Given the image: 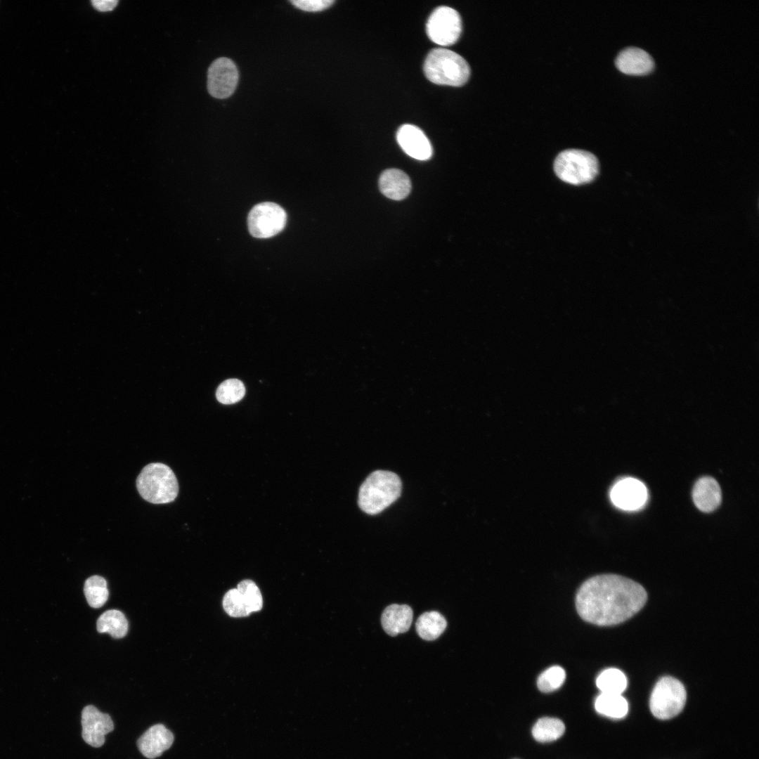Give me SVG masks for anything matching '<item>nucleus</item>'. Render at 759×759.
<instances>
[{"label": "nucleus", "mask_w": 759, "mask_h": 759, "mask_svg": "<svg viewBox=\"0 0 759 759\" xmlns=\"http://www.w3.org/2000/svg\"><path fill=\"white\" fill-rule=\"evenodd\" d=\"M647 595L638 583L628 578L603 574L585 580L576 596V607L586 622L607 626L631 618L645 604Z\"/></svg>", "instance_id": "1"}, {"label": "nucleus", "mask_w": 759, "mask_h": 759, "mask_svg": "<svg viewBox=\"0 0 759 759\" xmlns=\"http://www.w3.org/2000/svg\"><path fill=\"white\" fill-rule=\"evenodd\" d=\"M401 487V481L396 474L389 471H375L360 487L359 507L367 514H378L400 496Z\"/></svg>", "instance_id": "2"}, {"label": "nucleus", "mask_w": 759, "mask_h": 759, "mask_svg": "<svg viewBox=\"0 0 759 759\" xmlns=\"http://www.w3.org/2000/svg\"><path fill=\"white\" fill-rule=\"evenodd\" d=\"M424 72L432 82L453 86L465 84L470 75V68L465 59L448 49L432 50L424 63Z\"/></svg>", "instance_id": "3"}, {"label": "nucleus", "mask_w": 759, "mask_h": 759, "mask_svg": "<svg viewBox=\"0 0 759 759\" xmlns=\"http://www.w3.org/2000/svg\"><path fill=\"white\" fill-rule=\"evenodd\" d=\"M141 496L153 504H165L175 500L179 493V483L172 469L161 462L145 466L136 479Z\"/></svg>", "instance_id": "4"}, {"label": "nucleus", "mask_w": 759, "mask_h": 759, "mask_svg": "<svg viewBox=\"0 0 759 759\" xmlns=\"http://www.w3.org/2000/svg\"><path fill=\"white\" fill-rule=\"evenodd\" d=\"M597 157L590 152L580 149H567L562 151L554 162V171L562 181L581 185L592 181L599 173Z\"/></svg>", "instance_id": "5"}, {"label": "nucleus", "mask_w": 759, "mask_h": 759, "mask_svg": "<svg viewBox=\"0 0 759 759\" xmlns=\"http://www.w3.org/2000/svg\"><path fill=\"white\" fill-rule=\"evenodd\" d=\"M686 699L685 688L678 680L670 676L663 677L652 690L650 710L659 719H670L681 712Z\"/></svg>", "instance_id": "6"}, {"label": "nucleus", "mask_w": 759, "mask_h": 759, "mask_svg": "<svg viewBox=\"0 0 759 759\" xmlns=\"http://www.w3.org/2000/svg\"><path fill=\"white\" fill-rule=\"evenodd\" d=\"M287 214L278 204L265 202L255 205L247 217L250 234L257 238H268L285 228Z\"/></svg>", "instance_id": "7"}, {"label": "nucleus", "mask_w": 759, "mask_h": 759, "mask_svg": "<svg viewBox=\"0 0 759 759\" xmlns=\"http://www.w3.org/2000/svg\"><path fill=\"white\" fill-rule=\"evenodd\" d=\"M462 32V20L460 14L448 6H440L430 15L427 22L429 38L441 46L455 44Z\"/></svg>", "instance_id": "8"}, {"label": "nucleus", "mask_w": 759, "mask_h": 759, "mask_svg": "<svg viewBox=\"0 0 759 759\" xmlns=\"http://www.w3.org/2000/svg\"><path fill=\"white\" fill-rule=\"evenodd\" d=\"M238 77V68L232 60L226 57L216 58L208 68V92L214 98H226L235 91Z\"/></svg>", "instance_id": "9"}, {"label": "nucleus", "mask_w": 759, "mask_h": 759, "mask_svg": "<svg viewBox=\"0 0 759 759\" xmlns=\"http://www.w3.org/2000/svg\"><path fill=\"white\" fill-rule=\"evenodd\" d=\"M648 492L645 485L632 477H625L614 484L610 491L612 503L625 511L641 509L647 502Z\"/></svg>", "instance_id": "10"}, {"label": "nucleus", "mask_w": 759, "mask_h": 759, "mask_svg": "<svg viewBox=\"0 0 759 759\" xmlns=\"http://www.w3.org/2000/svg\"><path fill=\"white\" fill-rule=\"evenodd\" d=\"M82 736L84 741L96 748L105 742V736L114 729L111 717L93 705L85 706L82 712Z\"/></svg>", "instance_id": "11"}, {"label": "nucleus", "mask_w": 759, "mask_h": 759, "mask_svg": "<svg viewBox=\"0 0 759 759\" xmlns=\"http://www.w3.org/2000/svg\"><path fill=\"white\" fill-rule=\"evenodd\" d=\"M396 138L403 150L413 158L427 160L432 155V145L424 132L412 124L402 125Z\"/></svg>", "instance_id": "12"}, {"label": "nucleus", "mask_w": 759, "mask_h": 759, "mask_svg": "<svg viewBox=\"0 0 759 759\" xmlns=\"http://www.w3.org/2000/svg\"><path fill=\"white\" fill-rule=\"evenodd\" d=\"M173 733L162 724L148 728L137 740V746L145 757L154 759L169 749L174 741Z\"/></svg>", "instance_id": "13"}, {"label": "nucleus", "mask_w": 759, "mask_h": 759, "mask_svg": "<svg viewBox=\"0 0 759 759\" xmlns=\"http://www.w3.org/2000/svg\"><path fill=\"white\" fill-rule=\"evenodd\" d=\"M615 64L621 72L632 75L647 74L654 66L653 58L646 51L634 46L621 51L615 60Z\"/></svg>", "instance_id": "14"}, {"label": "nucleus", "mask_w": 759, "mask_h": 759, "mask_svg": "<svg viewBox=\"0 0 759 759\" xmlns=\"http://www.w3.org/2000/svg\"><path fill=\"white\" fill-rule=\"evenodd\" d=\"M692 498L699 510L704 512H712L721 502L720 487L715 479L710 476L701 477L693 488Z\"/></svg>", "instance_id": "15"}, {"label": "nucleus", "mask_w": 759, "mask_h": 759, "mask_svg": "<svg viewBox=\"0 0 759 759\" xmlns=\"http://www.w3.org/2000/svg\"><path fill=\"white\" fill-rule=\"evenodd\" d=\"M413 618V612L408 605L392 604L382 614V626L389 635L396 636L409 630Z\"/></svg>", "instance_id": "16"}, {"label": "nucleus", "mask_w": 759, "mask_h": 759, "mask_svg": "<svg viewBox=\"0 0 759 759\" xmlns=\"http://www.w3.org/2000/svg\"><path fill=\"white\" fill-rule=\"evenodd\" d=\"M379 187L382 193L388 198L401 200L409 195L411 182L408 176L403 171L389 169L380 175Z\"/></svg>", "instance_id": "17"}, {"label": "nucleus", "mask_w": 759, "mask_h": 759, "mask_svg": "<svg viewBox=\"0 0 759 759\" xmlns=\"http://www.w3.org/2000/svg\"><path fill=\"white\" fill-rule=\"evenodd\" d=\"M447 621L444 616L438 611H428L422 614L415 623L418 635L427 641L437 639L445 630Z\"/></svg>", "instance_id": "18"}, {"label": "nucleus", "mask_w": 759, "mask_h": 759, "mask_svg": "<svg viewBox=\"0 0 759 759\" xmlns=\"http://www.w3.org/2000/svg\"><path fill=\"white\" fill-rule=\"evenodd\" d=\"M96 628L98 632H108L112 637L120 639L126 635L129 625L122 611L110 609L100 616L97 620Z\"/></svg>", "instance_id": "19"}, {"label": "nucleus", "mask_w": 759, "mask_h": 759, "mask_svg": "<svg viewBox=\"0 0 759 759\" xmlns=\"http://www.w3.org/2000/svg\"><path fill=\"white\" fill-rule=\"evenodd\" d=\"M595 710L600 714L611 718H622L628 711V704L621 694L601 693L595 700Z\"/></svg>", "instance_id": "20"}, {"label": "nucleus", "mask_w": 759, "mask_h": 759, "mask_svg": "<svg viewBox=\"0 0 759 759\" xmlns=\"http://www.w3.org/2000/svg\"><path fill=\"white\" fill-rule=\"evenodd\" d=\"M565 731L564 724L555 718L539 719L532 729L533 738L539 742H550L560 738Z\"/></svg>", "instance_id": "21"}, {"label": "nucleus", "mask_w": 759, "mask_h": 759, "mask_svg": "<svg viewBox=\"0 0 759 759\" xmlns=\"http://www.w3.org/2000/svg\"><path fill=\"white\" fill-rule=\"evenodd\" d=\"M84 592L90 606L93 608L103 606L109 595L105 579L98 575L89 577L84 583Z\"/></svg>", "instance_id": "22"}, {"label": "nucleus", "mask_w": 759, "mask_h": 759, "mask_svg": "<svg viewBox=\"0 0 759 759\" xmlns=\"http://www.w3.org/2000/svg\"><path fill=\"white\" fill-rule=\"evenodd\" d=\"M596 685L601 693L621 694L627 687V679L621 670L611 668L599 675Z\"/></svg>", "instance_id": "23"}, {"label": "nucleus", "mask_w": 759, "mask_h": 759, "mask_svg": "<svg viewBox=\"0 0 759 759\" xmlns=\"http://www.w3.org/2000/svg\"><path fill=\"white\" fill-rule=\"evenodd\" d=\"M245 394L243 383L237 379L223 382L217 388L216 396L223 404H233L240 401Z\"/></svg>", "instance_id": "24"}, {"label": "nucleus", "mask_w": 759, "mask_h": 759, "mask_svg": "<svg viewBox=\"0 0 759 759\" xmlns=\"http://www.w3.org/2000/svg\"><path fill=\"white\" fill-rule=\"evenodd\" d=\"M565 678L566 673L562 667L552 666L539 675L537 686L543 692H553L563 685Z\"/></svg>", "instance_id": "25"}, {"label": "nucleus", "mask_w": 759, "mask_h": 759, "mask_svg": "<svg viewBox=\"0 0 759 759\" xmlns=\"http://www.w3.org/2000/svg\"><path fill=\"white\" fill-rule=\"evenodd\" d=\"M223 607L232 617H244L251 614L237 588L228 590L223 598Z\"/></svg>", "instance_id": "26"}, {"label": "nucleus", "mask_w": 759, "mask_h": 759, "mask_svg": "<svg viewBox=\"0 0 759 759\" xmlns=\"http://www.w3.org/2000/svg\"><path fill=\"white\" fill-rule=\"evenodd\" d=\"M237 589L251 613L258 611L262 608V595L254 582L251 580H244L238 583Z\"/></svg>", "instance_id": "27"}, {"label": "nucleus", "mask_w": 759, "mask_h": 759, "mask_svg": "<svg viewBox=\"0 0 759 759\" xmlns=\"http://www.w3.org/2000/svg\"><path fill=\"white\" fill-rule=\"evenodd\" d=\"M290 2L297 8L309 12L321 11L330 7L333 0H292Z\"/></svg>", "instance_id": "28"}, {"label": "nucleus", "mask_w": 759, "mask_h": 759, "mask_svg": "<svg viewBox=\"0 0 759 759\" xmlns=\"http://www.w3.org/2000/svg\"><path fill=\"white\" fill-rule=\"evenodd\" d=\"M91 2L94 8L105 12L112 11L119 1L117 0H92Z\"/></svg>", "instance_id": "29"}]
</instances>
